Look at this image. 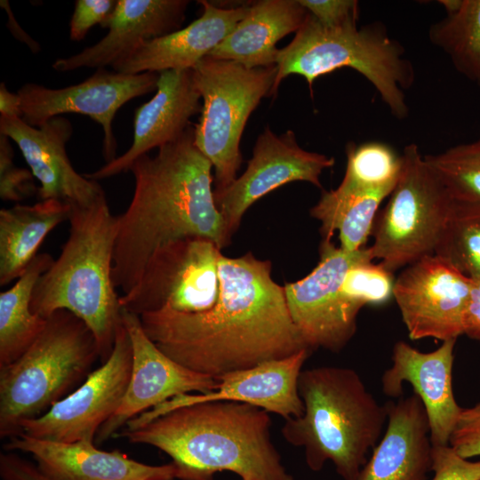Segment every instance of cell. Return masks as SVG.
<instances>
[{"label":"cell","mask_w":480,"mask_h":480,"mask_svg":"<svg viewBox=\"0 0 480 480\" xmlns=\"http://www.w3.org/2000/svg\"><path fill=\"white\" fill-rule=\"evenodd\" d=\"M218 269L219 297L209 310L163 308L140 316L146 334L162 352L218 380L309 349L292 322L284 286L272 279L269 260L251 252L236 258L220 253Z\"/></svg>","instance_id":"obj_1"},{"label":"cell","mask_w":480,"mask_h":480,"mask_svg":"<svg viewBox=\"0 0 480 480\" xmlns=\"http://www.w3.org/2000/svg\"><path fill=\"white\" fill-rule=\"evenodd\" d=\"M212 164L195 144L189 126L175 140L132 165L135 187L126 211L117 216L112 278L123 294L139 282L152 254L172 242L198 236L221 250L231 241L214 190Z\"/></svg>","instance_id":"obj_2"},{"label":"cell","mask_w":480,"mask_h":480,"mask_svg":"<svg viewBox=\"0 0 480 480\" xmlns=\"http://www.w3.org/2000/svg\"><path fill=\"white\" fill-rule=\"evenodd\" d=\"M269 412L234 401L182 405L121 433L132 444L165 452L180 480H213L230 471L242 480H293L271 439Z\"/></svg>","instance_id":"obj_3"},{"label":"cell","mask_w":480,"mask_h":480,"mask_svg":"<svg viewBox=\"0 0 480 480\" xmlns=\"http://www.w3.org/2000/svg\"><path fill=\"white\" fill-rule=\"evenodd\" d=\"M68 240L59 257L39 277L31 310L47 318L64 309L82 319L92 332L100 360L110 356L123 308L112 278L117 230L106 196L89 206H71Z\"/></svg>","instance_id":"obj_4"},{"label":"cell","mask_w":480,"mask_h":480,"mask_svg":"<svg viewBox=\"0 0 480 480\" xmlns=\"http://www.w3.org/2000/svg\"><path fill=\"white\" fill-rule=\"evenodd\" d=\"M298 388L303 412L285 420L284 438L303 448L310 470L320 471L331 461L343 480H355L384 433L386 404L348 367L302 370Z\"/></svg>","instance_id":"obj_5"},{"label":"cell","mask_w":480,"mask_h":480,"mask_svg":"<svg viewBox=\"0 0 480 480\" xmlns=\"http://www.w3.org/2000/svg\"><path fill=\"white\" fill-rule=\"evenodd\" d=\"M357 21L328 27L308 12L295 36L276 59V76L270 96L286 76L299 75L312 86L316 78L342 68L364 76L375 88L390 113L398 119L408 116L404 91L414 82V68L404 48L391 38L385 27Z\"/></svg>","instance_id":"obj_6"},{"label":"cell","mask_w":480,"mask_h":480,"mask_svg":"<svg viewBox=\"0 0 480 480\" xmlns=\"http://www.w3.org/2000/svg\"><path fill=\"white\" fill-rule=\"evenodd\" d=\"M13 363L0 367V437L22 434L20 424L45 413L80 386L100 359L86 324L60 309Z\"/></svg>","instance_id":"obj_7"},{"label":"cell","mask_w":480,"mask_h":480,"mask_svg":"<svg viewBox=\"0 0 480 480\" xmlns=\"http://www.w3.org/2000/svg\"><path fill=\"white\" fill-rule=\"evenodd\" d=\"M192 70L203 99L194 127L195 144L212 164L214 190H220L237 178L244 129L261 99L270 96L276 68H248L232 60L205 57Z\"/></svg>","instance_id":"obj_8"},{"label":"cell","mask_w":480,"mask_h":480,"mask_svg":"<svg viewBox=\"0 0 480 480\" xmlns=\"http://www.w3.org/2000/svg\"><path fill=\"white\" fill-rule=\"evenodd\" d=\"M389 199L372 229L374 260L391 272L435 254L452 198L419 147L408 144Z\"/></svg>","instance_id":"obj_9"},{"label":"cell","mask_w":480,"mask_h":480,"mask_svg":"<svg viewBox=\"0 0 480 480\" xmlns=\"http://www.w3.org/2000/svg\"><path fill=\"white\" fill-rule=\"evenodd\" d=\"M220 251L212 240L198 236L185 237L157 249L137 284L119 297L123 310L139 316L163 308L182 313L209 310L220 292Z\"/></svg>","instance_id":"obj_10"},{"label":"cell","mask_w":480,"mask_h":480,"mask_svg":"<svg viewBox=\"0 0 480 480\" xmlns=\"http://www.w3.org/2000/svg\"><path fill=\"white\" fill-rule=\"evenodd\" d=\"M319 254L317 265L308 276L284 284V294L307 347L339 353L355 335L359 313L341 294L343 277L355 263L374 257L371 246L346 252L332 240H322Z\"/></svg>","instance_id":"obj_11"},{"label":"cell","mask_w":480,"mask_h":480,"mask_svg":"<svg viewBox=\"0 0 480 480\" xmlns=\"http://www.w3.org/2000/svg\"><path fill=\"white\" fill-rule=\"evenodd\" d=\"M132 348L124 324L108 359L45 413L20 424L22 434L42 440L95 442L98 431L118 410L127 390Z\"/></svg>","instance_id":"obj_12"},{"label":"cell","mask_w":480,"mask_h":480,"mask_svg":"<svg viewBox=\"0 0 480 480\" xmlns=\"http://www.w3.org/2000/svg\"><path fill=\"white\" fill-rule=\"evenodd\" d=\"M158 73L123 74L98 68L84 81L52 89L28 83L18 90L22 119L40 127L46 121L67 113L89 116L103 129L102 155L106 163L115 159L116 141L112 123L119 108L129 100L156 90Z\"/></svg>","instance_id":"obj_13"},{"label":"cell","mask_w":480,"mask_h":480,"mask_svg":"<svg viewBox=\"0 0 480 480\" xmlns=\"http://www.w3.org/2000/svg\"><path fill=\"white\" fill-rule=\"evenodd\" d=\"M472 280L436 254L405 267L393 297L410 339L444 341L464 334Z\"/></svg>","instance_id":"obj_14"},{"label":"cell","mask_w":480,"mask_h":480,"mask_svg":"<svg viewBox=\"0 0 480 480\" xmlns=\"http://www.w3.org/2000/svg\"><path fill=\"white\" fill-rule=\"evenodd\" d=\"M334 163L333 157L301 148L292 131L276 135L266 127L244 172L227 188L214 190L216 205L229 233L237 230L252 204L284 184L307 181L322 188L320 176Z\"/></svg>","instance_id":"obj_15"},{"label":"cell","mask_w":480,"mask_h":480,"mask_svg":"<svg viewBox=\"0 0 480 480\" xmlns=\"http://www.w3.org/2000/svg\"><path fill=\"white\" fill-rule=\"evenodd\" d=\"M123 324L131 339L132 365L123 402L102 425L95 442L102 444L133 418L181 395L213 391L218 380L196 372L162 352L146 334L138 315L123 310Z\"/></svg>","instance_id":"obj_16"},{"label":"cell","mask_w":480,"mask_h":480,"mask_svg":"<svg viewBox=\"0 0 480 480\" xmlns=\"http://www.w3.org/2000/svg\"><path fill=\"white\" fill-rule=\"evenodd\" d=\"M72 132L71 123L61 116L40 127L28 124L21 117L0 116V133L18 145L40 182V201L56 199L71 206H89L106 196L97 180L87 179L73 168L66 151Z\"/></svg>","instance_id":"obj_17"},{"label":"cell","mask_w":480,"mask_h":480,"mask_svg":"<svg viewBox=\"0 0 480 480\" xmlns=\"http://www.w3.org/2000/svg\"><path fill=\"white\" fill-rule=\"evenodd\" d=\"M310 352L305 348L284 358L227 373L218 379L213 391L173 397L133 418L126 426L136 427L177 407L205 401L245 403L276 413L285 420L300 417L304 406L298 383Z\"/></svg>","instance_id":"obj_18"},{"label":"cell","mask_w":480,"mask_h":480,"mask_svg":"<svg viewBox=\"0 0 480 480\" xmlns=\"http://www.w3.org/2000/svg\"><path fill=\"white\" fill-rule=\"evenodd\" d=\"M456 339L442 341L430 352H422L399 340L392 349V364L381 376L382 392L400 398L403 384L412 386L428 415L432 445L449 444L462 407L452 388Z\"/></svg>","instance_id":"obj_19"},{"label":"cell","mask_w":480,"mask_h":480,"mask_svg":"<svg viewBox=\"0 0 480 480\" xmlns=\"http://www.w3.org/2000/svg\"><path fill=\"white\" fill-rule=\"evenodd\" d=\"M200 100L192 68L159 73L156 94L135 111L129 149L84 175L98 181L129 172L139 157L178 139L190 126V118L201 113Z\"/></svg>","instance_id":"obj_20"},{"label":"cell","mask_w":480,"mask_h":480,"mask_svg":"<svg viewBox=\"0 0 480 480\" xmlns=\"http://www.w3.org/2000/svg\"><path fill=\"white\" fill-rule=\"evenodd\" d=\"M187 0H117L100 25L108 34L95 44L68 58L56 60L53 69L112 67L145 42L180 29Z\"/></svg>","instance_id":"obj_21"},{"label":"cell","mask_w":480,"mask_h":480,"mask_svg":"<svg viewBox=\"0 0 480 480\" xmlns=\"http://www.w3.org/2000/svg\"><path fill=\"white\" fill-rule=\"evenodd\" d=\"M4 449L31 454L50 480H173L177 476L172 462L147 465L119 451L100 450L89 441L63 443L20 434L9 438Z\"/></svg>","instance_id":"obj_22"},{"label":"cell","mask_w":480,"mask_h":480,"mask_svg":"<svg viewBox=\"0 0 480 480\" xmlns=\"http://www.w3.org/2000/svg\"><path fill=\"white\" fill-rule=\"evenodd\" d=\"M201 16L187 27L148 40L111 68L123 74L191 69L230 33L247 13L249 4L219 7L198 1Z\"/></svg>","instance_id":"obj_23"},{"label":"cell","mask_w":480,"mask_h":480,"mask_svg":"<svg viewBox=\"0 0 480 480\" xmlns=\"http://www.w3.org/2000/svg\"><path fill=\"white\" fill-rule=\"evenodd\" d=\"M386 407L384 433L355 480H428L432 443L420 399L412 393Z\"/></svg>","instance_id":"obj_24"},{"label":"cell","mask_w":480,"mask_h":480,"mask_svg":"<svg viewBox=\"0 0 480 480\" xmlns=\"http://www.w3.org/2000/svg\"><path fill=\"white\" fill-rule=\"evenodd\" d=\"M308 15L299 0H260L207 57L232 60L248 68L276 64V43L297 32Z\"/></svg>","instance_id":"obj_25"},{"label":"cell","mask_w":480,"mask_h":480,"mask_svg":"<svg viewBox=\"0 0 480 480\" xmlns=\"http://www.w3.org/2000/svg\"><path fill=\"white\" fill-rule=\"evenodd\" d=\"M71 205L56 199L0 211V285L20 277L46 236L68 220Z\"/></svg>","instance_id":"obj_26"},{"label":"cell","mask_w":480,"mask_h":480,"mask_svg":"<svg viewBox=\"0 0 480 480\" xmlns=\"http://www.w3.org/2000/svg\"><path fill=\"white\" fill-rule=\"evenodd\" d=\"M52 262L50 254H37L15 284L0 293V367L17 360L44 329L47 319L35 314L30 304L39 277Z\"/></svg>","instance_id":"obj_27"},{"label":"cell","mask_w":480,"mask_h":480,"mask_svg":"<svg viewBox=\"0 0 480 480\" xmlns=\"http://www.w3.org/2000/svg\"><path fill=\"white\" fill-rule=\"evenodd\" d=\"M393 188H384L342 194L335 189L323 191L310 215L321 222L323 239L331 241L339 233L340 247L355 252L365 246L381 202Z\"/></svg>","instance_id":"obj_28"},{"label":"cell","mask_w":480,"mask_h":480,"mask_svg":"<svg viewBox=\"0 0 480 480\" xmlns=\"http://www.w3.org/2000/svg\"><path fill=\"white\" fill-rule=\"evenodd\" d=\"M428 38L460 74L480 86V0H463L457 12L430 26Z\"/></svg>","instance_id":"obj_29"},{"label":"cell","mask_w":480,"mask_h":480,"mask_svg":"<svg viewBox=\"0 0 480 480\" xmlns=\"http://www.w3.org/2000/svg\"><path fill=\"white\" fill-rule=\"evenodd\" d=\"M435 254L471 280L480 279V203L452 199Z\"/></svg>","instance_id":"obj_30"},{"label":"cell","mask_w":480,"mask_h":480,"mask_svg":"<svg viewBox=\"0 0 480 480\" xmlns=\"http://www.w3.org/2000/svg\"><path fill=\"white\" fill-rule=\"evenodd\" d=\"M402 169V156L388 144L370 141L347 146V166L335 190L347 194L384 188H393Z\"/></svg>","instance_id":"obj_31"},{"label":"cell","mask_w":480,"mask_h":480,"mask_svg":"<svg viewBox=\"0 0 480 480\" xmlns=\"http://www.w3.org/2000/svg\"><path fill=\"white\" fill-rule=\"evenodd\" d=\"M425 159L452 199L480 203V137Z\"/></svg>","instance_id":"obj_32"},{"label":"cell","mask_w":480,"mask_h":480,"mask_svg":"<svg viewBox=\"0 0 480 480\" xmlns=\"http://www.w3.org/2000/svg\"><path fill=\"white\" fill-rule=\"evenodd\" d=\"M372 259L362 260L346 272L340 292L343 298L355 308L368 304H381L393 297L394 273Z\"/></svg>","instance_id":"obj_33"},{"label":"cell","mask_w":480,"mask_h":480,"mask_svg":"<svg viewBox=\"0 0 480 480\" xmlns=\"http://www.w3.org/2000/svg\"><path fill=\"white\" fill-rule=\"evenodd\" d=\"M31 171L13 164V149L10 139L0 133V197L4 201L20 202L37 193Z\"/></svg>","instance_id":"obj_34"},{"label":"cell","mask_w":480,"mask_h":480,"mask_svg":"<svg viewBox=\"0 0 480 480\" xmlns=\"http://www.w3.org/2000/svg\"><path fill=\"white\" fill-rule=\"evenodd\" d=\"M432 480H480V461L461 457L450 445H432Z\"/></svg>","instance_id":"obj_35"},{"label":"cell","mask_w":480,"mask_h":480,"mask_svg":"<svg viewBox=\"0 0 480 480\" xmlns=\"http://www.w3.org/2000/svg\"><path fill=\"white\" fill-rule=\"evenodd\" d=\"M449 444L463 458L480 456V401L462 408Z\"/></svg>","instance_id":"obj_36"},{"label":"cell","mask_w":480,"mask_h":480,"mask_svg":"<svg viewBox=\"0 0 480 480\" xmlns=\"http://www.w3.org/2000/svg\"><path fill=\"white\" fill-rule=\"evenodd\" d=\"M116 3L114 0H76L70 20V39L83 40L94 25H101L105 21Z\"/></svg>","instance_id":"obj_37"},{"label":"cell","mask_w":480,"mask_h":480,"mask_svg":"<svg viewBox=\"0 0 480 480\" xmlns=\"http://www.w3.org/2000/svg\"><path fill=\"white\" fill-rule=\"evenodd\" d=\"M299 3L324 26H340L358 20L356 0H299Z\"/></svg>","instance_id":"obj_38"},{"label":"cell","mask_w":480,"mask_h":480,"mask_svg":"<svg viewBox=\"0 0 480 480\" xmlns=\"http://www.w3.org/2000/svg\"><path fill=\"white\" fill-rule=\"evenodd\" d=\"M0 477L2 480H50L35 463L14 452L0 454Z\"/></svg>","instance_id":"obj_39"},{"label":"cell","mask_w":480,"mask_h":480,"mask_svg":"<svg viewBox=\"0 0 480 480\" xmlns=\"http://www.w3.org/2000/svg\"><path fill=\"white\" fill-rule=\"evenodd\" d=\"M464 334L480 341V279L472 280V288L464 318Z\"/></svg>","instance_id":"obj_40"},{"label":"cell","mask_w":480,"mask_h":480,"mask_svg":"<svg viewBox=\"0 0 480 480\" xmlns=\"http://www.w3.org/2000/svg\"><path fill=\"white\" fill-rule=\"evenodd\" d=\"M0 113L6 117H22L20 96L11 92L4 83L0 84Z\"/></svg>","instance_id":"obj_41"},{"label":"cell","mask_w":480,"mask_h":480,"mask_svg":"<svg viewBox=\"0 0 480 480\" xmlns=\"http://www.w3.org/2000/svg\"><path fill=\"white\" fill-rule=\"evenodd\" d=\"M438 2L444 8L447 14H451L460 8L463 0H440Z\"/></svg>","instance_id":"obj_42"}]
</instances>
